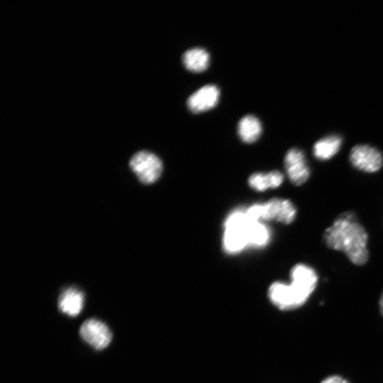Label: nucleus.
I'll return each mask as SVG.
<instances>
[{"instance_id": "nucleus-1", "label": "nucleus", "mask_w": 383, "mask_h": 383, "mask_svg": "<svg viewBox=\"0 0 383 383\" xmlns=\"http://www.w3.org/2000/svg\"><path fill=\"white\" fill-rule=\"evenodd\" d=\"M324 241L328 248L343 252L355 265H364L368 261V234L353 212H344L336 218L325 230Z\"/></svg>"}, {"instance_id": "nucleus-15", "label": "nucleus", "mask_w": 383, "mask_h": 383, "mask_svg": "<svg viewBox=\"0 0 383 383\" xmlns=\"http://www.w3.org/2000/svg\"><path fill=\"white\" fill-rule=\"evenodd\" d=\"M248 237L250 246L256 248L264 247L270 241V230L260 222H252L248 228Z\"/></svg>"}, {"instance_id": "nucleus-13", "label": "nucleus", "mask_w": 383, "mask_h": 383, "mask_svg": "<svg viewBox=\"0 0 383 383\" xmlns=\"http://www.w3.org/2000/svg\"><path fill=\"white\" fill-rule=\"evenodd\" d=\"M183 62L187 70L192 72L200 73L208 68L209 55L203 48H192L184 53Z\"/></svg>"}, {"instance_id": "nucleus-4", "label": "nucleus", "mask_w": 383, "mask_h": 383, "mask_svg": "<svg viewBox=\"0 0 383 383\" xmlns=\"http://www.w3.org/2000/svg\"><path fill=\"white\" fill-rule=\"evenodd\" d=\"M129 166L136 177L144 184L156 183L162 173V163L154 153L147 151H140L133 156Z\"/></svg>"}, {"instance_id": "nucleus-8", "label": "nucleus", "mask_w": 383, "mask_h": 383, "mask_svg": "<svg viewBox=\"0 0 383 383\" xmlns=\"http://www.w3.org/2000/svg\"><path fill=\"white\" fill-rule=\"evenodd\" d=\"M285 169L290 182L300 186L310 178L311 172L304 153L296 148L290 149L284 160Z\"/></svg>"}, {"instance_id": "nucleus-6", "label": "nucleus", "mask_w": 383, "mask_h": 383, "mask_svg": "<svg viewBox=\"0 0 383 383\" xmlns=\"http://www.w3.org/2000/svg\"><path fill=\"white\" fill-rule=\"evenodd\" d=\"M261 221H274L285 225L294 222L297 209L293 203L286 199L272 198L264 204H260Z\"/></svg>"}, {"instance_id": "nucleus-3", "label": "nucleus", "mask_w": 383, "mask_h": 383, "mask_svg": "<svg viewBox=\"0 0 383 383\" xmlns=\"http://www.w3.org/2000/svg\"><path fill=\"white\" fill-rule=\"evenodd\" d=\"M252 222L241 210H235L227 216L223 236V247L227 254H236L250 245L248 228Z\"/></svg>"}, {"instance_id": "nucleus-12", "label": "nucleus", "mask_w": 383, "mask_h": 383, "mask_svg": "<svg viewBox=\"0 0 383 383\" xmlns=\"http://www.w3.org/2000/svg\"><path fill=\"white\" fill-rule=\"evenodd\" d=\"M284 181L283 175L278 171L268 174L256 173L249 178L250 186L257 192L279 187Z\"/></svg>"}, {"instance_id": "nucleus-2", "label": "nucleus", "mask_w": 383, "mask_h": 383, "mask_svg": "<svg viewBox=\"0 0 383 383\" xmlns=\"http://www.w3.org/2000/svg\"><path fill=\"white\" fill-rule=\"evenodd\" d=\"M290 280V284L280 281L273 283L268 289L270 302L283 311L294 310L303 306L315 290L303 281Z\"/></svg>"}, {"instance_id": "nucleus-9", "label": "nucleus", "mask_w": 383, "mask_h": 383, "mask_svg": "<svg viewBox=\"0 0 383 383\" xmlns=\"http://www.w3.org/2000/svg\"><path fill=\"white\" fill-rule=\"evenodd\" d=\"M220 96V90L216 86L207 85L192 95L187 100V105L192 112L203 113L214 107Z\"/></svg>"}, {"instance_id": "nucleus-7", "label": "nucleus", "mask_w": 383, "mask_h": 383, "mask_svg": "<svg viewBox=\"0 0 383 383\" xmlns=\"http://www.w3.org/2000/svg\"><path fill=\"white\" fill-rule=\"evenodd\" d=\"M351 165L359 171L373 174L383 166V156L375 148L368 145L354 147L350 153Z\"/></svg>"}, {"instance_id": "nucleus-14", "label": "nucleus", "mask_w": 383, "mask_h": 383, "mask_svg": "<svg viewBox=\"0 0 383 383\" xmlns=\"http://www.w3.org/2000/svg\"><path fill=\"white\" fill-rule=\"evenodd\" d=\"M238 132L241 140L245 143L256 142L261 134L262 126L258 118L253 115L243 118L239 123Z\"/></svg>"}, {"instance_id": "nucleus-5", "label": "nucleus", "mask_w": 383, "mask_h": 383, "mask_svg": "<svg viewBox=\"0 0 383 383\" xmlns=\"http://www.w3.org/2000/svg\"><path fill=\"white\" fill-rule=\"evenodd\" d=\"M82 339L97 351L106 348L113 340V333L103 321L91 318L86 320L80 328Z\"/></svg>"}, {"instance_id": "nucleus-11", "label": "nucleus", "mask_w": 383, "mask_h": 383, "mask_svg": "<svg viewBox=\"0 0 383 383\" xmlns=\"http://www.w3.org/2000/svg\"><path fill=\"white\" fill-rule=\"evenodd\" d=\"M342 145V139L339 136H328L315 144L313 154L319 160H330L339 151Z\"/></svg>"}, {"instance_id": "nucleus-16", "label": "nucleus", "mask_w": 383, "mask_h": 383, "mask_svg": "<svg viewBox=\"0 0 383 383\" xmlns=\"http://www.w3.org/2000/svg\"><path fill=\"white\" fill-rule=\"evenodd\" d=\"M321 383H349L348 380L339 375H333L323 380Z\"/></svg>"}, {"instance_id": "nucleus-17", "label": "nucleus", "mask_w": 383, "mask_h": 383, "mask_svg": "<svg viewBox=\"0 0 383 383\" xmlns=\"http://www.w3.org/2000/svg\"><path fill=\"white\" fill-rule=\"evenodd\" d=\"M379 306H380V312H381L382 315L383 316V292L382 293L380 301H379Z\"/></svg>"}, {"instance_id": "nucleus-10", "label": "nucleus", "mask_w": 383, "mask_h": 383, "mask_svg": "<svg viewBox=\"0 0 383 383\" xmlns=\"http://www.w3.org/2000/svg\"><path fill=\"white\" fill-rule=\"evenodd\" d=\"M84 304L85 295L84 292L75 286L64 290L58 299L59 310L71 317L78 316L83 310Z\"/></svg>"}]
</instances>
